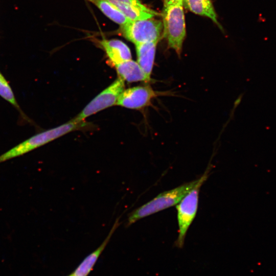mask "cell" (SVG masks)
<instances>
[{"label": "cell", "instance_id": "1", "mask_svg": "<svg viewBox=\"0 0 276 276\" xmlns=\"http://www.w3.org/2000/svg\"><path fill=\"white\" fill-rule=\"evenodd\" d=\"M163 25V37L169 48L180 57L186 35L183 1L164 6L161 13Z\"/></svg>", "mask_w": 276, "mask_h": 276}, {"label": "cell", "instance_id": "2", "mask_svg": "<svg viewBox=\"0 0 276 276\" xmlns=\"http://www.w3.org/2000/svg\"><path fill=\"white\" fill-rule=\"evenodd\" d=\"M197 181L198 179L193 180L159 194L132 211L128 217L126 226L131 225L142 218L176 205L195 186Z\"/></svg>", "mask_w": 276, "mask_h": 276}, {"label": "cell", "instance_id": "3", "mask_svg": "<svg viewBox=\"0 0 276 276\" xmlns=\"http://www.w3.org/2000/svg\"><path fill=\"white\" fill-rule=\"evenodd\" d=\"M86 125L84 121L76 122L71 120L60 126L37 133L0 155V163L22 155L69 132L80 129Z\"/></svg>", "mask_w": 276, "mask_h": 276}, {"label": "cell", "instance_id": "4", "mask_svg": "<svg viewBox=\"0 0 276 276\" xmlns=\"http://www.w3.org/2000/svg\"><path fill=\"white\" fill-rule=\"evenodd\" d=\"M210 169L209 167L202 176L198 179L195 186L176 205L178 235L174 246L177 248H181L184 245L187 231L197 211L200 188L207 179Z\"/></svg>", "mask_w": 276, "mask_h": 276}, {"label": "cell", "instance_id": "5", "mask_svg": "<svg viewBox=\"0 0 276 276\" xmlns=\"http://www.w3.org/2000/svg\"><path fill=\"white\" fill-rule=\"evenodd\" d=\"M120 33L135 45L149 42H158L163 37V22L153 18L129 20L121 26Z\"/></svg>", "mask_w": 276, "mask_h": 276}, {"label": "cell", "instance_id": "6", "mask_svg": "<svg viewBox=\"0 0 276 276\" xmlns=\"http://www.w3.org/2000/svg\"><path fill=\"white\" fill-rule=\"evenodd\" d=\"M124 81L118 77L88 103L82 110L71 121H84L87 117L113 105H116L125 89Z\"/></svg>", "mask_w": 276, "mask_h": 276}, {"label": "cell", "instance_id": "7", "mask_svg": "<svg viewBox=\"0 0 276 276\" xmlns=\"http://www.w3.org/2000/svg\"><path fill=\"white\" fill-rule=\"evenodd\" d=\"M171 91L154 90L150 85L137 86L124 89L116 105L132 109H141L151 104L153 99L160 96H171Z\"/></svg>", "mask_w": 276, "mask_h": 276}, {"label": "cell", "instance_id": "8", "mask_svg": "<svg viewBox=\"0 0 276 276\" xmlns=\"http://www.w3.org/2000/svg\"><path fill=\"white\" fill-rule=\"evenodd\" d=\"M131 20L152 18L161 13L147 7L139 0H106Z\"/></svg>", "mask_w": 276, "mask_h": 276}, {"label": "cell", "instance_id": "9", "mask_svg": "<svg viewBox=\"0 0 276 276\" xmlns=\"http://www.w3.org/2000/svg\"><path fill=\"white\" fill-rule=\"evenodd\" d=\"M99 42L113 65L131 59L130 49L122 41L117 39H102Z\"/></svg>", "mask_w": 276, "mask_h": 276}, {"label": "cell", "instance_id": "10", "mask_svg": "<svg viewBox=\"0 0 276 276\" xmlns=\"http://www.w3.org/2000/svg\"><path fill=\"white\" fill-rule=\"evenodd\" d=\"M120 218H118L113 224L107 236L100 246L88 255L77 267L72 274L73 276H87L97 261L100 255L108 244L113 234L120 225Z\"/></svg>", "mask_w": 276, "mask_h": 276}, {"label": "cell", "instance_id": "11", "mask_svg": "<svg viewBox=\"0 0 276 276\" xmlns=\"http://www.w3.org/2000/svg\"><path fill=\"white\" fill-rule=\"evenodd\" d=\"M157 43L149 42L135 44L137 62L150 80Z\"/></svg>", "mask_w": 276, "mask_h": 276}, {"label": "cell", "instance_id": "12", "mask_svg": "<svg viewBox=\"0 0 276 276\" xmlns=\"http://www.w3.org/2000/svg\"><path fill=\"white\" fill-rule=\"evenodd\" d=\"M119 77L124 81L134 82L144 81L149 82V80L139 65L132 59L125 61L114 66Z\"/></svg>", "mask_w": 276, "mask_h": 276}, {"label": "cell", "instance_id": "13", "mask_svg": "<svg viewBox=\"0 0 276 276\" xmlns=\"http://www.w3.org/2000/svg\"><path fill=\"white\" fill-rule=\"evenodd\" d=\"M183 5L191 12L210 18L222 29L211 0H183Z\"/></svg>", "mask_w": 276, "mask_h": 276}, {"label": "cell", "instance_id": "14", "mask_svg": "<svg viewBox=\"0 0 276 276\" xmlns=\"http://www.w3.org/2000/svg\"><path fill=\"white\" fill-rule=\"evenodd\" d=\"M95 5L105 16L113 22L124 25L129 20L106 0H86Z\"/></svg>", "mask_w": 276, "mask_h": 276}, {"label": "cell", "instance_id": "15", "mask_svg": "<svg viewBox=\"0 0 276 276\" xmlns=\"http://www.w3.org/2000/svg\"><path fill=\"white\" fill-rule=\"evenodd\" d=\"M0 96L12 105L17 109L24 118L29 121V119L21 111L18 105L13 90L10 87L8 82L0 71Z\"/></svg>", "mask_w": 276, "mask_h": 276}, {"label": "cell", "instance_id": "16", "mask_svg": "<svg viewBox=\"0 0 276 276\" xmlns=\"http://www.w3.org/2000/svg\"><path fill=\"white\" fill-rule=\"evenodd\" d=\"M164 6L168 5L182 0H163Z\"/></svg>", "mask_w": 276, "mask_h": 276}, {"label": "cell", "instance_id": "17", "mask_svg": "<svg viewBox=\"0 0 276 276\" xmlns=\"http://www.w3.org/2000/svg\"><path fill=\"white\" fill-rule=\"evenodd\" d=\"M67 276H73V275H72V274H71L68 275H67Z\"/></svg>", "mask_w": 276, "mask_h": 276}]
</instances>
